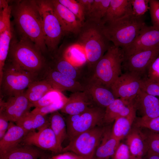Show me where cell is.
Masks as SVG:
<instances>
[{
    "mask_svg": "<svg viewBox=\"0 0 159 159\" xmlns=\"http://www.w3.org/2000/svg\"><path fill=\"white\" fill-rule=\"evenodd\" d=\"M11 14L20 35L32 41L44 56L48 54L35 0L16 1L12 6Z\"/></svg>",
    "mask_w": 159,
    "mask_h": 159,
    "instance_id": "obj_1",
    "label": "cell"
},
{
    "mask_svg": "<svg viewBox=\"0 0 159 159\" xmlns=\"http://www.w3.org/2000/svg\"><path fill=\"white\" fill-rule=\"evenodd\" d=\"M12 39L7 59L43 79L48 67L47 60L30 39L20 36L18 40Z\"/></svg>",
    "mask_w": 159,
    "mask_h": 159,
    "instance_id": "obj_2",
    "label": "cell"
},
{
    "mask_svg": "<svg viewBox=\"0 0 159 159\" xmlns=\"http://www.w3.org/2000/svg\"><path fill=\"white\" fill-rule=\"evenodd\" d=\"M77 43L85 50L87 69L93 72L96 64L111 46L103 34L100 23L86 19L78 33Z\"/></svg>",
    "mask_w": 159,
    "mask_h": 159,
    "instance_id": "obj_3",
    "label": "cell"
},
{
    "mask_svg": "<svg viewBox=\"0 0 159 159\" xmlns=\"http://www.w3.org/2000/svg\"><path fill=\"white\" fill-rule=\"evenodd\" d=\"M102 32L115 46L124 49L131 44L146 25L143 16L132 14L101 24Z\"/></svg>",
    "mask_w": 159,
    "mask_h": 159,
    "instance_id": "obj_4",
    "label": "cell"
},
{
    "mask_svg": "<svg viewBox=\"0 0 159 159\" xmlns=\"http://www.w3.org/2000/svg\"><path fill=\"white\" fill-rule=\"evenodd\" d=\"M37 76L7 59L0 78V99H6L25 92Z\"/></svg>",
    "mask_w": 159,
    "mask_h": 159,
    "instance_id": "obj_5",
    "label": "cell"
},
{
    "mask_svg": "<svg viewBox=\"0 0 159 159\" xmlns=\"http://www.w3.org/2000/svg\"><path fill=\"white\" fill-rule=\"evenodd\" d=\"M42 21L46 46L49 56L56 53L64 33L55 13L52 0H35Z\"/></svg>",
    "mask_w": 159,
    "mask_h": 159,
    "instance_id": "obj_6",
    "label": "cell"
},
{
    "mask_svg": "<svg viewBox=\"0 0 159 159\" xmlns=\"http://www.w3.org/2000/svg\"><path fill=\"white\" fill-rule=\"evenodd\" d=\"M124 58L123 50L111 45L95 65L93 75L106 86L112 85L122 74V64Z\"/></svg>",
    "mask_w": 159,
    "mask_h": 159,
    "instance_id": "obj_7",
    "label": "cell"
},
{
    "mask_svg": "<svg viewBox=\"0 0 159 159\" xmlns=\"http://www.w3.org/2000/svg\"><path fill=\"white\" fill-rule=\"evenodd\" d=\"M105 111L103 108L95 106L80 114L68 115L65 120L67 135L69 140L97 127L104 121Z\"/></svg>",
    "mask_w": 159,
    "mask_h": 159,
    "instance_id": "obj_8",
    "label": "cell"
},
{
    "mask_svg": "<svg viewBox=\"0 0 159 159\" xmlns=\"http://www.w3.org/2000/svg\"><path fill=\"white\" fill-rule=\"evenodd\" d=\"M105 130L97 126L78 135L70 140L68 145L63 148L62 153L72 152L93 159Z\"/></svg>",
    "mask_w": 159,
    "mask_h": 159,
    "instance_id": "obj_9",
    "label": "cell"
},
{
    "mask_svg": "<svg viewBox=\"0 0 159 159\" xmlns=\"http://www.w3.org/2000/svg\"><path fill=\"white\" fill-rule=\"evenodd\" d=\"M144 78L136 74L125 72L116 79L111 89L116 98L132 102L141 89Z\"/></svg>",
    "mask_w": 159,
    "mask_h": 159,
    "instance_id": "obj_10",
    "label": "cell"
},
{
    "mask_svg": "<svg viewBox=\"0 0 159 159\" xmlns=\"http://www.w3.org/2000/svg\"><path fill=\"white\" fill-rule=\"evenodd\" d=\"M21 143L36 146L42 150H47L56 154L62 153L63 148L59 145L56 136L50 124L38 130L29 132Z\"/></svg>",
    "mask_w": 159,
    "mask_h": 159,
    "instance_id": "obj_11",
    "label": "cell"
},
{
    "mask_svg": "<svg viewBox=\"0 0 159 159\" xmlns=\"http://www.w3.org/2000/svg\"><path fill=\"white\" fill-rule=\"evenodd\" d=\"M159 55V45L125 57L122 69L125 72L134 73L143 77L150 65Z\"/></svg>",
    "mask_w": 159,
    "mask_h": 159,
    "instance_id": "obj_12",
    "label": "cell"
},
{
    "mask_svg": "<svg viewBox=\"0 0 159 159\" xmlns=\"http://www.w3.org/2000/svg\"><path fill=\"white\" fill-rule=\"evenodd\" d=\"M32 107L25 92L4 100L0 99V115L9 122H15L29 112Z\"/></svg>",
    "mask_w": 159,
    "mask_h": 159,
    "instance_id": "obj_13",
    "label": "cell"
},
{
    "mask_svg": "<svg viewBox=\"0 0 159 159\" xmlns=\"http://www.w3.org/2000/svg\"><path fill=\"white\" fill-rule=\"evenodd\" d=\"M84 90L90 95L95 104L106 108L116 99L111 89L106 86L92 73H89L82 83Z\"/></svg>",
    "mask_w": 159,
    "mask_h": 159,
    "instance_id": "obj_14",
    "label": "cell"
},
{
    "mask_svg": "<svg viewBox=\"0 0 159 159\" xmlns=\"http://www.w3.org/2000/svg\"><path fill=\"white\" fill-rule=\"evenodd\" d=\"M159 45V29L146 25L133 42L122 49L124 57Z\"/></svg>",
    "mask_w": 159,
    "mask_h": 159,
    "instance_id": "obj_15",
    "label": "cell"
},
{
    "mask_svg": "<svg viewBox=\"0 0 159 159\" xmlns=\"http://www.w3.org/2000/svg\"><path fill=\"white\" fill-rule=\"evenodd\" d=\"M44 79L55 90L62 92L69 91L72 93L84 90L80 82L50 68L48 65L44 76Z\"/></svg>",
    "mask_w": 159,
    "mask_h": 159,
    "instance_id": "obj_16",
    "label": "cell"
},
{
    "mask_svg": "<svg viewBox=\"0 0 159 159\" xmlns=\"http://www.w3.org/2000/svg\"><path fill=\"white\" fill-rule=\"evenodd\" d=\"M95 106H97L90 95L84 90L72 93L60 111L68 115H74L82 113Z\"/></svg>",
    "mask_w": 159,
    "mask_h": 159,
    "instance_id": "obj_17",
    "label": "cell"
},
{
    "mask_svg": "<svg viewBox=\"0 0 159 159\" xmlns=\"http://www.w3.org/2000/svg\"><path fill=\"white\" fill-rule=\"evenodd\" d=\"M52 1L55 14L64 34L71 33L77 35L83 24L58 0H52Z\"/></svg>",
    "mask_w": 159,
    "mask_h": 159,
    "instance_id": "obj_18",
    "label": "cell"
},
{
    "mask_svg": "<svg viewBox=\"0 0 159 159\" xmlns=\"http://www.w3.org/2000/svg\"><path fill=\"white\" fill-rule=\"evenodd\" d=\"M50 57L51 59L49 61H47L48 65L50 68L81 84L85 76V72H82V69H80V68L73 66L64 58L58 50Z\"/></svg>",
    "mask_w": 159,
    "mask_h": 159,
    "instance_id": "obj_19",
    "label": "cell"
},
{
    "mask_svg": "<svg viewBox=\"0 0 159 159\" xmlns=\"http://www.w3.org/2000/svg\"><path fill=\"white\" fill-rule=\"evenodd\" d=\"M47 157L45 150L21 142L0 154V159H40Z\"/></svg>",
    "mask_w": 159,
    "mask_h": 159,
    "instance_id": "obj_20",
    "label": "cell"
},
{
    "mask_svg": "<svg viewBox=\"0 0 159 159\" xmlns=\"http://www.w3.org/2000/svg\"><path fill=\"white\" fill-rule=\"evenodd\" d=\"M133 103L136 110L142 117L153 118L159 117V99L141 89L134 99Z\"/></svg>",
    "mask_w": 159,
    "mask_h": 159,
    "instance_id": "obj_21",
    "label": "cell"
},
{
    "mask_svg": "<svg viewBox=\"0 0 159 159\" xmlns=\"http://www.w3.org/2000/svg\"><path fill=\"white\" fill-rule=\"evenodd\" d=\"M136 111L133 101L130 102L116 98L106 108L104 121L111 123L118 117L128 116Z\"/></svg>",
    "mask_w": 159,
    "mask_h": 159,
    "instance_id": "obj_22",
    "label": "cell"
},
{
    "mask_svg": "<svg viewBox=\"0 0 159 159\" xmlns=\"http://www.w3.org/2000/svg\"><path fill=\"white\" fill-rule=\"evenodd\" d=\"M28 133L21 127L9 122V128L0 140V154H1L21 143Z\"/></svg>",
    "mask_w": 159,
    "mask_h": 159,
    "instance_id": "obj_23",
    "label": "cell"
},
{
    "mask_svg": "<svg viewBox=\"0 0 159 159\" xmlns=\"http://www.w3.org/2000/svg\"><path fill=\"white\" fill-rule=\"evenodd\" d=\"M132 14L131 0H111L101 24L115 20Z\"/></svg>",
    "mask_w": 159,
    "mask_h": 159,
    "instance_id": "obj_24",
    "label": "cell"
},
{
    "mask_svg": "<svg viewBox=\"0 0 159 159\" xmlns=\"http://www.w3.org/2000/svg\"><path fill=\"white\" fill-rule=\"evenodd\" d=\"M126 144L131 155L135 158L142 159V157L147 153L145 135L137 129L131 130L127 136Z\"/></svg>",
    "mask_w": 159,
    "mask_h": 159,
    "instance_id": "obj_25",
    "label": "cell"
},
{
    "mask_svg": "<svg viewBox=\"0 0 159 159\" xmlns=\"http://www.w3.org/2000/svg\"><path fill=\"white\" fill-rule=\"evenodd\" d=\"M120 143L112 135L111 131L105 130L93 159H109L114 154Z\"/></svg>",
    "mask_w": 159,
    "mask_h": 159,
    "instance_id": "obj_26",
    "label": "cell"
},
{
    "mask_svg": "<svg viewBox=\"0 0 159 159\" xmlns=\"http://www.w3.org/2000/svg\"><path fill=\"white\" fill-rule=\"evenodd\" d=\"M47 115L29 112L17 121L16 124L29 132L38 130L47 125H49V118Z\"/></svg>",
    "mask_w": 159,
    "mask_h": 159,
    "instance_id": "obj_27",
    "label": "cell"
},
{
    "mask_svg": "<svg viewBox=\"0 0 159 159\" xmlns=\"http://www.w3.org/2000/svg\"><path fill=\"white\" fill-rule=\"evenodd\" d=\"M64 58L74 67L80 68L87 64V59L83 47L77 43L59 51Z\"/></svg>",
    "mask_w": 159,
    "mask_h": 159,
    "instance_id": "obj_28",
    "label": "cell"
},
{
    "mask_svg": "<svg viewBox=\"0 0 159 159\" xmlns=\"http://www.w3.org/2000/svg\"><path fill=\"white\" fill-rule=\"evenodd\" d=\"M135 111L128 116L117 118L115 120L111 134L113 136L120 141L129 134L132 125L136 117Z\"/></svg>",
    "mask_w": 159,
    "mask_h": 159,
    "instance_id": "obj_29",
    "label": "cell"
},
{
    "mask_svg": "<svg viewBox=\"0 0 159 159\" xmlns=\"http://www.w3.org/2000/svg\"><path fill=\"white\" fill-rule=\"evenodd\" d=\"M53 89L47 81L43 79L32 83L25 91V94L29 102L32 103L38 101Z\"/></svg>",
    "mask_w": 159,
    "mask_h": 159,
    "instance_id": "obj_30",
    "label": "cell"
},
{
    "mask_svg": "<svg viewBox=\"0 0 159 159\" xmlns=\"http://www.w3.org/2000/svg\"><path fill=\"white\" fill-rule=\"evenodd\" d=\"M50 125L54 133L59 146L67 136L65 120L62 115L57 111L50 114L49 117Z\"/></svg>",
    "mask_w": 159,
    "mask_h": 159,
    "instance_id": "obj_31",
    "label": "cell"
},
{
    "mask_svg": "<svg viewBox=\"0 0 159 159\" xmlns=\"http://www.w3.org/2000/svg\"><path fill=\"white\" fill-rule=\"evenodd\" d=\"M13 37L11 26L0 33V78L7 59L11 42Z\"/></svg>",
    "mask_w": 159,
    "mask_h": 159,
    "instance_id": "obj_32",
    "label": "cell"
},
{
    "mask_svg": "<svg viewBox=\"0 0 159 159\" xmlns=\"http://www.w3.org/2000/svg\"><path fill=\"white\" fill-rule=\"evenodd\" d=\"M110 1L94 0L90 14L86 19L101 23L106 14Z\"/></svg>",
    "mask_w": 159,
    "mask_h": 159,
    "instance_id": "obj_33",
    "label": "cell"
},
{
    "mask_svg": "<svg viewBox=\"0 0 159 159\" xmlns=\"http://www.w3.org/2000/svg\"><path fill=\"white\" fill-rule=\"evenodd\" d=\"M65 97L62 92L53 89L48 92L38 101L32 103V107L39 108L46 106Z\"/></svg>",
    "mask_w": 159,
    "mask_h": 159,
    "instance_id": "obj_34",
    "label": "cell"
},
{
    "mask_svg": "<svg viewBox=\"0 0 159 159\" xmlns=\"http://www.w3.org/2000/svg\"><path fill=\"white\" fill-rule=\"evenodd\" d=\"M59 2L72 13L83 24L86 19L81 4L77 0H58Z\"/></svg>",
    "mask_w": 159,
    "mask_h": 159,
    "instance_id": "obj_35",
    "label": "cell"
},
{
    "mask_svg": "<svg viewBox=\"0 0 159 159\" xmlns=\"http://www.w3.org/2000/svg\"><path fill=\"white\" fill-rule=\"evenodd\" d=\"M68 98L65 97L49 105L39 108H35L32 111L33 113L47 115L61 110L67 102Z\"/></svg>",
    "mask_w": 159,
    "mask_h": 159,
    "instance_id": "obj_36",
    "label": "cell"
},
{
    "mask_svg": "<svg viewBox=\"0 0 159 159\" xmlns=\"http://www.w3.org/2000/svg\"><path fill=\"white\" fill-rule=\"evenodd\" d=\"M145 136L148 149L147 154L159 155V132L151 131Z\"/></svg>",
    "mask_w": 159,
    "mask_h": 159,
    "instance_id": "obj_37",
    "label": "cell"
},
{
    "mask_svg": "<svg viewBox=\"0 0 159 159\" xmlns=\"http://www.w3.org/2000/svg\"><path fill=\"white\" fill-rule=\"evenodd\" d=\"M136 125L138 127L148 129L152 132H159V117L153 118L142 117L137 119Z\"/></svg>",
    "mask_w": 159,
    "mask_h": 159,
    "instance_id": "obj_38",
    "label": "cell"
},
{
    "mask_svg": "<svg viewBox=\"0 0 159 159\" xmlns=\"http://www.w3.org/2000/svg\"><path fill=\"white\" fill-rule=\"evenodd\" d=\"M149 0H131L132 14L137 17L143 16L150 9Z\"/></svg>",
    "mask_w": 159,
    "mask_h": 159,
    "instance_id": "obj_39",
    "label": "cell"
},
{
    "mask_svg": "<svg viewBox=\"0 0 159 159\" xmlns=\"http://www.w3.org/2000/svg\"><path fill=\"white\" fill-rule=\"evenodd\" d=\"M12 6L8 5L0 11V33L11 26L10 17L11 14Z\"/></svg>",
    "mask_w": 159,
    "mask_h": 159,
    "instance_id": "obj_40",
    "label": "cell"
},
{
    "mask_svg": "<svg viewBox=\"0 0 159 159\" xmlns=\"http://www.w3.org/2000/svg\"><path fill=\"white\" fill-rule=\"evenodd\" d=\"M145 77L148 80L159 83V55L149 67Z\"/></svg>",
    "mask_w": 159,
    "mask_h": 159,
    "instance_id": "obj_41",
    "label": "cell"
},
{
    "mask_svg": "<svg viewBox=\"0 0 159 159\" xmlns=\"http://www.w3.org/2000/svg\"><path fill=\"white\" fill-rule=\"evenodd\" d=\"M149 5L152 26L159 29V1L149 0Z\"/></svg>",
    "mask_w": 159,
    "mask_h": 159,
    "instance_id": "obj_42",
    "label": "cell"
},
{
    "mask_svg": "<svg viewBox=\"0 0 159 159\" xmlns=\"http://www.w3.org/2000/svg\"><path fill=\"white\" fill-rule=\"evenodd\" d=\"M129 148L126 144L120 143L110 159H132Z\"/></svg>",
    "mask_w": 159,
    "mask_h": 159,
    "instance_id": "obj_43",
    "label": "cell"
},
{
    "mask_svg": "<svg viewBox=\"0 0 159 159\" xmlns=\"http://www.w3.org/2000/svg\"><path fill=\"white\" fill-rule=\"evenodd\" d=\"M141 90L147 93L156 97H159V83L150 81L144 78Z\"/></svg>",
    "mask_w": 159,
    "mask_h": 159,
    "instance_id": "obj_44",
    "label": "cell"
},
{
    "mask_svg": "<svg viewBox=\"0 0 159 159\" xmlns=\"http://www.w3.org/2000/svg\"><path fill=\"white\" fill-rule=\"evenodd\" d=\"M52 159H92L83 157L70 152H66L55 155Z\"/></svg>",
    "mask_w": 159,
    "mask_h": 159,
    "instance_id": "obj_45",
    "label": "cell"
},
{
    "mask_svg": "<svg viewBox=\"0 0 159 159\" xmlns=\"http://www.w3.org/2000/svg\"><path fill=\"white\" fill-rule=\"evenodd\" d=\"M82 8L86 19L91 11L94 0H77Z\"/></svg>",
    "mask_w": 159,
    "mask_h": 159,
    "instance_id": "obj_46",
    "label": "cell"
},
{
    "mask_svg": "<svg viewBox=\"0 0 159 159\" xmlns=\"http://www.w3.org/2000/svg\"><path fill=\"white\" fill-rule=\"evenodd\" d=\"M9 122L0 115V140L3 138L8 130L9 124Z\"/></svg>",
    "mask_w": 159,
    "mask_h": 159,
    "instance_id": "obj_47",
    "label": "cell"
},
{
    "mask_svg": "<svg viewBox=\"0 0 159 159\" xmlns=\"http://www.w3.org/2000/svg\"><path fill=\"white\" fill-rule=\"evenodd\" d=\"M9 1L8 0H0V9H3L9 5Z\"/></svg>",
    "mask_w": 159,
    "mask_h": 159,
    "instance_id": "obj_48",
    "label": "cell"
},
{
    "mask_svg": "<svg viewBox=\"0 0 159 159\" xmlns=\"http://www.w3.org/2000/svg\"><path fill=\"white\" fill-rule=\"evenodd\" d=\"M147 159H159V155L153 154H148Z\"/></svg>",
    "mask_w": 159,
    "mask_h": 159,
    "instance_id": "obj_49",
    "label": "cell"
},
{
    "mask_svg": "<svg viewBox=\"0 0 159 159\" xmlns=\"http://www.w3.org/2000/svg\"><path fill=\"white\" fill-rule=\"evenodd\" d=\"M40 159H52L51 158V157L50 158H49V157H45V158H41Z\"/></svg>",
    "mask_w": 159,
    "mask_h": 159,
    "instance_id": "obj_50",
    "label": "cell"
},
{
    "mask_svg": "<svg viewBox=\"0 0 159 159\" xmlns=\"http://www.w3.org/2000/svg\"><path fill=\"white\" fill-rule=\"evenodd\" d=\"M132 159H139V158H134Z\"/></svg>",
    "mask_w": 159,
    "mask_h": 159,
    "instance_id": "obj_51",
    "label": "cell"
}]
</instances>
